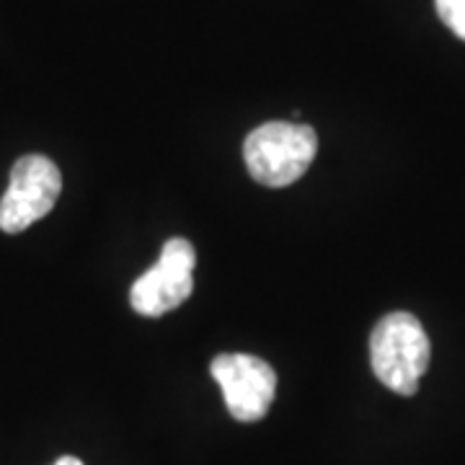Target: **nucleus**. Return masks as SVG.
<instances>
[{"label": "nucleus", "instance_id": "obj_1", "mask_svg": "<svg viewBox=\"0 0 465 465\" xmlns=\"http://www.w3.org/2000/svg\"><path fill=\"white\" fill-rule=\"evenodd\" d=\"M430 336L411 313H391L372 329L370 362L375 378L399 396H414L430 367Z\"/></svg>", "mask_w": 465, "mask_h": 465}, {"label": "nucleus", "instance_id": "obj_2", "mask_svg": "<svg viewBox=\"0 0 465 465\" xmlns=\"http://www.w3.org/2000/svg\"><path fill=\"white\" fill-rule=\"evenodd\" d=\"M318 153V134L298 122H266L243 143L251 179L272 189L295 183Z\"/></svg>", "mask_w": 465, "mask_h": 465}, {"label": "nucleus", "instance_id": "obj_3", "mask_svg": "<svg viewBox=\"0 0 465 465\" xmlns=\"http://www.w3.org/2000/svg\"><path fill=\"white\" fill-rule=\"evenodd\" d=\"M63 192L60 168L45 155H24L11 168L8 189L0 200V231L24 232L50 215Z\"/></svg>", "mask_w": 465, "mask_h": 465}, {"label": "nucleus", "instance_id": "obj_4", "mask_svg": "<svg viewBox=\"0 0 465 465\" xmlns=\"http://www.w3.org/2000/svg\"><path fill=\"white\" fill-rule=\"evenodd\" d=\"M194 266H197V251L186 238L166 241L158 264L150 266L130 290L134 313L158 318L179 308L194 290Z\"/></svg>", "mask_w": 465, "mask_h": 465}, {"label": "nucleus", "instance_id": "obj_5", "mask_svg": "<svg viewBox=\"0 0 465 465\" xmlns=\"http://www.w3.org/2000/svg\"><path fill=\"white\" fill-rule=\"evenodd\" d=\"M213 378L223 388L225 406L238 421L264 419L277 393L272 365L253 354H220L213 360Z\"/></svg>", "mask_w": 465, "mask_h": 465}, {"label": "nucleus", "instance_id": "obj_6", "mask_svg": "<svg viewBox=\"0 0 465 465\" xmlns=\"http://www.w3.org/2000/svg\"><path fill=\"white\" fill-rule=\"evenodd\" d=\"M437 14L450 32L465 42V0H437Z\"/></svg>", "mask_w": 465, "mask_h": 465}, {"label": "nucleus", "instance_id": "obj_7", "mask_svg": "<svg viewBox=\"0 0 465 465\" xmlns=\"http://www.w3.org/2000/svg\"><path fill=\"white\" fill-rule=\"evenodd\" d=\"M54 465H84V463H81L78 458H73V455H65V458H60Z\"/></svg>", "mask_w": 465, "mask_h": 465}]
</instances>
